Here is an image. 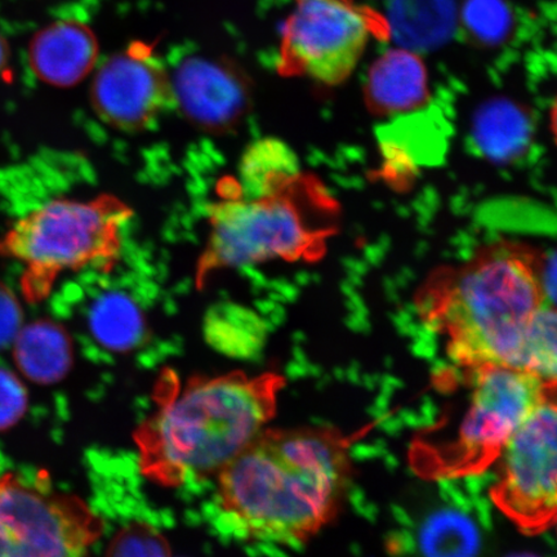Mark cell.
Returning <instances> with one entry per match:
<instances>
[{
    "label": "cell",
    "instance_id": "1",
    "mask_svg": "<svg viewBox=\"0 0 557 557\" xmlns=\"http://www.w3.org/2000/svg\"><path fill=\"white\" fill-rule=\"evenodd\" d=\"M350 476L338 431L267 428L214 479L215 503L240 537L296 547L337 517Z\"/></svg>",
    "mask_w": 557,
    "mask_h": 557
},
{
    "label": "cell",
    "instance_id": "2",
    "mask_svg": "<svg viewBox=\"0 0 557 557\" xmlns=\"http://www.w3.org/2000/svg\"><path fill=\"white\" fill-rule=\"evenodd\" d=\"M284 386L273 372L195 375L186 382L165 374L154 413L135 434L143 475L166 487L218 478L268 428Z\"/></svg>",
    "mask_w": 557,
    "mask_h": 557
},
{
    "label": "cell",
    "instance_id": "3",
    "mask_svg": "<svg viewBox=\"0 0 557 557\" xmlns=\"http://www.w3.org/2000/svg\"><path fill=\"white\" fill-rule=\"evenodd\" d=\"M418 302L466 372L517 368L528 324L545 302L539 257L518 244H493L459 267L437 271Z\"/></svg>",
    "mask_w": 557,
    "mask_h": 557
},
{
    "label": "cell",
    "instance_id": "4",
    "mask_svg": "<svg viewBox=\"0 0 557 557\" xmlns=\"http://www.w3.org/2000/svg\"><path fill=\"white\" fill-rule=\"evenodd\" d=\"M334 211L336 206L315 177L289 170L264 181L256 197L220 201L209 215L198 287L222 269L320 259L334 233Z\"/></svg>",
    "mask_w": 557,
    "mask_h": 557
},
{
    "label": "cell",
    "instance_id": "5",
    "mask_svg": "<svg viewBox=\"0 0 557 557\" xmlns=\"http://www.w3.org/2000/svg\"><path fill=\"white\" fill-rule=\"evenodd\" d=\"M131 218V208L113 195L53 199L13 222L0 236V257L23 267L21 292L27 302L39 304L62 275L113 269Z\"/></svg>",
    "mask_w": 557,
    "mask_h": 557
},
{
    "label": "cell",
    "instance_id": "6",
    "mask_svg": "<svg viewBox=\"0 0 557 557\" xmlns=\"http://www.w3.org/2000/svg\"><path fill=\"white\" fill-rule=\"evenodd\" d=\"M102 532L85 500L44 473L0 476V557H87Z\"/></svg>",
    "mask_w": 557,
    "mask_h": 557
},
{
    "label": "cell",
    "instance_id": "7",
    "mask_svg": "<svg viewBox=\"0 0 557 557\" xmlns=\"http://www.w3.org/2000/svg\"><path fill=\"white\" fill-rule=\"evenodd\" d=\"M386 40V18L352 0H295L278 46V72L326 86L344 83L369 37Z\"/></svg>",
    "mask_w": 557,
    "mask_h": 557
},
{
    "label": "cell",
    "instance_id": "8",
    "mask_svg": "<svg viewBox=\"0 0 557 557\" xmlns=\"http://www.w3.org/2000/svg\"><path fill=\"white\" fill-rule=\"evenodd\" d=\"M494 504L525 533L557 520V404L545 403L500 450Z\"/></svg>",
    "mask_w": 557,
    "mask_h": 557
},
{
    "label": "cell",
    "instance_id": "9",
    "mask_svg": "<svg viewBox=\"0 0 557 557\" xmlns=\"http://www.w3.org/2000/svg\"><path fill=\"white\" fill-rule=\"evenodd\" d=\"M473 392L448 469L472 473L496 461L522 422L549 400L547 389L522 369L491 366L470 372Z\"/></svg>",
    "mask_w": 557,
    "mask_h": 557
},
{
    "label": "cell",
    "instance_id": "10",
    "mask_svg": "<svg viewBox=\"0 0 557 557\" xmlns=\"http://www.w3.org/2000/svg\"><path fill=\"white\" fill-rule=\"evenodd\" d=\"M90 101L104 123L125 132L149 128L176 107L170 73L144 44L111 55L97 69Z\"/></svg>",
    "mask_w": 557,
    "mask_h": 557
},
{
    "label": "cell",
    "instance_id": "11",
    "mask_svg": "<svg viewBox=\"0 0 557 557\" xmlns=\"http://www.w3.org/2000/svg\"><path fill=\"white\" fill-rule=\"evenodd\" d=\"M170 75L174 103L199 128L224 134L247 115L249 83L230 62L186 54L174 64Z\"/></svg>",
    "mask_w": 557,
    "mask_h": 557
},
{
    "label": "cell",
    "instance_id": "12",
    "mask_svg": "<svg viewBox=\"0 0 557 557\" xmlns=\"http://www.w3.org/2000/svg\"><path fill=\"white\" fill-rule=\"evenodd\" d=\"M99 44L88 25L76 20L48 24L30 40L27 61L32 72L48 86L67 88L92 73Z\"/></svg>",
    "mask_w": 557,
    "mask_h": 557
},
{
    "label": "cell",
    "instance_id": "13",
    "mask_svg": "<svg viewBox=\"0 0 557 557\" xmlns=\"http://www.w3.org/2000/svg\"><path fill=\"white\" fill-rule=\"evenodd\" d=\"M429 94L428 69L406 48L383 53L369 69L364 100L374 115L407 114L426 103Z\"/></svg>",
    "mask_w": 557,
    "mask_h": 557
},
{
    "label": "cell",
    "instance_id": "14",
    "mask_svg": "<svg viewBox=\"0 0 557 557\" xmlns=\"http://www.w3.org/2000/svg\"><path fill=\"white\" fill-rule=\"evenodd\" d=\"M484 537V524L475 508L444 503L418 522L413 548L418 557H480Z\"/></svg>",
    "mask_w": 557,
    "mask_h": 557
},
{
    "label": "cell",
    "instance_id": "15",
    "mask_svg": "<svg viewBox=\"0 0 557 557\" xmlns=\"http://www.w3.org/2000/svg\"><path fill=\"white\" fill-rule=\"evenodd\" d=\"M386 21L389 35L401 48L433 51L457 30L458 0H389Z\"/></svg>",
    "mask_w": 557,
    "mask_h": 557
},
{
    "label": "cell",
    "instance_id": "16",
    "mask_svg": "<svg viewBox=\"0 0 557 557\" xmlns=\"http://www.w3.org/2000/svg\"><path fill=\"white\" fill-rule=\"evenodd\" d=\"M87 326L95 343L113 354L136 351L150 336L144 309L122 289L103 290L90 302Z\"/></svg>",
    "mask_w": 557,
    "mask_h": 557
},
{
    "label": "cell",
    "instance_id": "17",
    "mask_svg": "<svg viewBox=\"0 0 557 557\" xmlns=\"http://www.w3.org/2000/svg\"><path fill=\"white\" fill-rule=\"evenodd\" d=\"M13 359L26 379L51 385L65 377L73 366V339L59 323L37 320L20 330Z\"/></svg>",
    "mask_w": 557,
    "mask_h": 557
},
{
    "label": "cell",
    "instance_id": "18",
    "mask_svg": "<svg viewBox=\"0 0 557 557\" xmlns=\"http://www.w3.org/2000/svg\"><path fill=\"white\" fill-rule=\"evenodd\" d=\"M473 137L485 157L496 162H510L531 143L532 123L520 104L496 99L479 109L473 122Z\"/></svg>",
    "mask_w": 557,
    "mask_h": 557
},
{
    "label": "cell",
    "instance_id": "19",
    "mask_svg": "<svg viewBox=\"0 0 557 557\" xmlns=\"http://www.w3.org/2000/svg\"><path fill=\"white\" fill-rule=\"evenodd\" d=\"M459 23L468 39L490 51L515 44L519 35L532 30V20L507 0H465Z\"/></svg>",
    "mask_w": 557,
    "mask_h": 557
},
{
    "label": "cell",
    "instance_id": "20",
    "mask_svg": "<svg viewBox=\"0 0 557 557\" xmlns=\"http://www.w3.org/2000/svg\"><path fill=\"white\" fill-rule=\"evenodd\" d=\"M517 368L534 375L557 404V309L543 302L528 324Z\"/></svg>",
    "mask_w": 557,
    "mask_h": 557
},
{
    "label": "cell",
    "instance_id": "21",
    "mask_svg": "<svg viewBox=\"0 0 557 557\" xmlns=\"http://www.w3.org/2000/svg\"><path fill=\"white\" fill-rule=\"evenodd\" d=\"M107 557H172L169 541L145 524L124 527L110 542Z\"/></svg>",
    "mask_w": 557,
    "mask_h": 557
},
{
    "label": "cell",
    "instance_id": "22",
    "mask_svg": "<svg viewBox=\"0 0 557 557\" xmlns=\"http://www.w3.org/2000/svg\"><path fill=\"white\" fill-rule=\"evenodd\" d=\"M27 408L24 383L10 369L0 366V431L15 426Z\"/></svg>",
    "mask_w": 557,
    "mask_h": 557
},
{
    "label": "cell",
    "instance_id": "23",
    "mask_svg": "<svg viewBox=\"0 0 557 557\" xmlns=\"http://www.w3.org/2000/svg\"><path fill=\"white\" fill-rule=\"evenodd\" d=\"M21 313L20 305L11 292L0 285V348L15 339L20 331Z\"/></svg>",
    "mask_w": 557,
    "mask_h": 557
},
{
    "label": "cell",
    "instance_id": "24",
    "mask_svg": "<svg viewBox=\"0 0 557 557\" xmlns=\"http://www.w3.org/2000/svg\"><path fill=\"white\" fill-rule=\"evenodd\" d=\"M540 276L545 302L557 309V250L540 257Z\"/></svg>",
    "mask_w": 557,
    "mask_h": 557
},
{
    "label": "cell",
    "instance_id": "25",
    "mask_svg": "<svg viewBox=\"0 0 557 557\" xmlns=\"http://www.w3.org/2000/svg\"><path fill=\"white\" fill-rule=\"evenodd\" d=\"M543 18H545L549 33L553 35L554 46L557 52V2L545 5V9H543Z\"/></svg>",
    "mask_w": 557,
    "mask_h": 557
},
{
    "label": "cell",
    "instance_id": "26",
    "mask_svg": "<svg viewBox=\"0 0 557 557\" xmlns=\"http://www.w3.org/2000/svg\"><path fill=\"white\" fill-rule=\"evenodd\" d=\"M11 59V48L9 41L3 37V34L0 33V76H2L9 67Z\"/></svg>",
    "mask_w": 557,
    "mask_h": 557
},
{
    "label": "cell",
    "instance_id": "27",
    "mask_svg": "<svg viewBox=\"0 0 557 557\" xmlns=\"http://www.w3.org/2000/svg\"><path fill=\"white\" fill-rule=\"evenodd\" d=\"M552 129L557 143V97L552 109Z\"/></svg>",
    "mask_w": 557,
    "mask_h": 557
},
{
    "label": "cell",
    "instance_id": "28",
    "mask_svg": "<svg viewBox=\"0 0 557 557\" xmlns=\"http://www.w3.org/2000/svg\"><path fill=\"white\" fill-rule=\"evenodd\" d=\"M507 557H543V556L537 555V554H532V553H519V554H512Z\"/></svg>",
    "mask_w": 557,
    "mask_h": 557
},
{
    "label": "cell",
    "instance_id": "29",
    "mask_svg": "<svg viewBox=\"0 0 557 557\" xmlns=\"http://www.w3.org/2000/svg\"><path fill=\"white\" fill-rule=\"evenodd\" d=\"M555 525L557 527V520H556V522H555Z\"/></svg>",
    "mask_w": 557,
    "mask_h": 557
}]
</instances>
